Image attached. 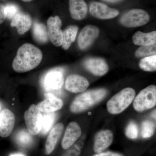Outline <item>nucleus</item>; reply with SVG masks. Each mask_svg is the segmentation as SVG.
I'll return each instance as SVG.
<instances>
[{
  "label": "nucleus",
  "instance_id": "f8f14e48",
  "mask_svg": "<svg viewBox=\"0 0 156 156\" xmlns=\"http://www.w3.org/2000/svg\"><path fill=\"white\" fill-rule=\"evenodd\" d=\"M82 134L80 127L77 123L72 122L67 126L61 145L64 149L67 150L72 146L80 138Z\"/></svg>",
  "mask_w": 156,
  "mask_h": 156
},
{
  "label": "nucleus",
  "instance_id": "c756f323",
  "mask_svg": "<svg viewBox=\"0 0 156 156\" xmlns=\"http://www.w3.org/2000/svg\"><path fill=\"white\" fill-rule=\"evenodd\" d=\"M62 156H79L81 152L80 147L76 144L68 149Z\"/></svg>",
  "mask_w": 156,
  "mask_h": 156
},
{
  "label": "nucleus",
  "instance_id": "f03ea898",
  "mask_svg": "<svg viewBox=\"0 0 156 156\" xmlns=\"http://www.w3.org/2000/svg\"><path fill=\"white\" fill-rule=\"evenodd\" d=\"M107 91L105 89L90 90L78 95L70 105L71 111L74 113L83 112L100 102L105 98Z\"/></svg>",
  "mask_w": 156,
  "mask_h": 156
},
{
  "label": "nucleus",
  "instance_id": "a211bd4d",
  "mask_svg": "<svg viewBox=\"0 0 156 156\" xmlns=\"http://www.w3.org/2000/svg\"><path fill=\"white\" fill-rule=\"evenodd\" d=\"M63 128L64 126L63 124L59 123L55 125L50 131L45 145L46 154H50L54 150L57 141L62 134Z\"/></svg>",
  "mask_w": 156,
  "mask_h": 156
},
{
  "label": "nucleus",
  "instance_id": "2f4dec72",
  "mask_svg": "<svg viewBox=\"0 0 156 156\" xmlns=\"http://www.w3.org/2000/svg\"><path fill=\"white\" fill-rule=\"evenodd\" d=\"M93 156H124L121 154L113 152L107 151L105 152H101L95 154Z\"/></svg>",
  "mask_w": 156,
  "mask_h": 156
},
{
  "label": "nucleus",
  "instance_id": "b1692460",
  "mask_svg": "<svg viewBox=\"0 0 156 156\" xmlns=\"http://www.w3.org/2000/svg\"><path fill=\"white\" fill-rule=\"evenodd\" d=\"M42 120V125L41 132L42 134H46L50 131V128L53 126L55 120V114L51 113H45Z\"/></svg>",
  "mask_w": 156,
  "mask_h": 156
},
{
  "label": "nucleus",
  "instance_id": "bb28decb",
  "mask_svg": "<svg viewBox=\"0 0 156 156\" xmlns=\"http://www.w3.org/2000/svg\"><path fill=\"white\" fill-rule=\"evenodd\" d=\"M126 135L131 139H135L138 137V127L136 123L133 122L129 123L126 128Z\"/></svg>",
  "mask_w": 156,
  "mask_h": 156
},
{
  "label": "nucleus",
  "instance_id": "e433bc0d",
  "mask_svg": "<svg viewBox=\"0 0 156 156\" xmlns=\"http://www.w3.org/2000/svg\"><path fill=\"white\" fill-rule=\"evenodd\" d=\"M2 104L0 102V113H1V111H2Z\"/></svg>",
  "mask_w": 156,
  "mask_h": 156
},
{
  "label": "nucleus",
  "instance_id": "1a4fd4ad",
  "mask_svg": "<svg viewBox=\"0 0 156 156\" xmlns=\"http://www.w3.org/2000/svg\"><path fill=\"white\" fill-rule=\"evenodd\" d=\"M99 30L94 25L86 26L81 30L78 39V44L81 50L89 47L99 35Z\"/></svg>",
  "mask_w": 156,
  "mask_h": 156
},
{
  "label": "nucleus",
  "instance_id": "6ab92c4d",
  "mask_svg": "<svg viewBox=\"0 0 156 156\" xmlns=\"http://www.w3.org/2000/svg\"><path fill=\"white\" fill-rule=\"evenodd\" d=\"M48 99L40 102L37 105L40 111L44 113L53 112L60 109L63 106L61 99L51 94H48Z\"/></svg>",
  "mask_w": 156,
  "mask_h": 156
},
{
  "label": "nucleus",
  "instance_id": "72a5a7b5",
  "mask_svg": "<svg viewBox=\"0 0 156 156\" xmlns=\"http://www.w3.org/2000/svg\"><path fill=\"white\" fill-rule=\"evenodd\" d=\"M10 156H25L24 155L21 154H12Z\"/></svg>",
  "mask_w": 156,
  "mask_h": 156
},
{
  "label": "nucleus",
  "instance_id": "c9c22d12",
  "mask_svg": "<svg viewBox=\"0 0 156 156\" xmlns=\"http://www.w3.org/2000/svg\"><path fill=\"white\" fill-rule=\"evenodd\" d=\"M21 1H23L24 2H31V1H33V0H21Z\"/></svg>",
  "mask_w": 156,
  "mask_h": 156
},
{
  "label": "nucleus",
  "instance_id": "7c9ffc66",
  "mask_svg": "<svg viewBox=\"0 0 156 156\" xmlns=\"http://www.w3.org/2000/svg\"><path fill=\"white\" fill-rule=\"evenodd\" d=\"M6 17L5 11V6L0 3V24L5 21Z\"/></svg>",
  "mask_w": 156,
  "mask_h": 156
},
{
  "label": "nucleus",
  "instance_id": "5701e85b",
  "mask_svg": "<svg viewBox=\"0 0 156 156\" xmlns=\"http://www.w3.org/2000/svg\"><path fill=\"white\" fill-rule=\"evenodd\" d=\"M140 67L143 70L154 72L156 70V55L146 56L142 58L139 63Z\"/></svg>",
  "mask_w": 156,
  "mask_h": 156
},
{
  "label": "nucleus",
  "instance_id": "39448f33",
  "mask_svg": "<svg viewBox=\"0 0 156 156\" xmlns=\"http://www.w3.org/2000/svg\"><path fill=\"white\" fill-rule=\"evenodd\" d=\"M150 19V15L146 11L142 9H133L122 16L120 22L126 27H135L145 25Z\"/></svg>",
  "mask_w": 156,
  "mask_h": 156
},
{
  "label": "nucleus",
  "instance_id": "9d476101",
  "mask_svg": "<svg viewBox=\"0 0 156 156\" xmlns=\"http://www.w3.org/2000/svg\"><path fill=\"white\" fill-rule=\"evenodd\" d=\"M89 12L93 17L100 19H112L117 17L119 13L116 9L109 8L103 3L97 2L91 3Z\"/></svg>",
  "mask_w": 156,
  "mask_h": 156
},
{
  "label": "nucleus",
  "instance_id": "c85d7f7f",
  "mask_svg": "<svg viewBox=\"0 0 156 156\" xmlns=\"http://www.w3.org/2000/svg\"><path fill=\"white\" fill-rule=\"evenodd\" d=\"M5 11L6 18L11 20L20 12L18 6L12 4H8L5 6Z\"/></svg>",
  "mask_w": 156,
  "mask_h": 156
},
{
  "label": "nucleus",
  "instance_id": "ddd939ff",
  "mask_svg": "<svg viewBox=\"0 0 156 156\" xmlns=\"http://www.w3.org/2000/svg\"><path fill=\"white\" fill-rule=\"evenodd\" d=\"M89 85V81L84 77L78 75H71L66 79L65 88L70 92L77 93L85 91Z\"/></svg>",
  "mask_w": 156,
  "mask_h": 156
},
{
  "label": "nucleus",
  "instance_id": "7ed1b4c3",
  "mask_svg": "<svg viewBox=\"0 0 156 156\" xmlns=\"http://www.w3.org/2000/svg\"><path fill=\"white\" fill-rule=\"evenodd\" d=\"M135 96V92L132 88L128 87L122 89L108 101V111L111 114L121 113L131 105Z\"/></svg>",
  "mask_w": 156,
  "mask_h": 156
},
{
  "label": "nucleus",
  "instance_id": "0eeeda50",
  "mask_svg": "<svg viewBox=\"0 0 156 156\" xmlns=\"http://www.w3.org/2000/svg\"><path fill=\"white\" fill-rule=\"evenodd\" d=\"M43 83L47 90H57L61 89L64 83L63 69L56 68L49 71L43 78Z\"/></svg>",
  "mask_w": 156,
  "mask_h": 156
},
{
  "label": "nucleus",
  "instance_id": "f257e3e1",
  "mask_svg": "<svg viewBox=\"0 0 156 156\" xmlns=\"http://www.w3.org/2000/svg\"><path fill=\"white\" fill-rule=\"evenodd\" d=\"M42 58L43 53L40 49L32 44H25L17 50L12 67L16 72H27L37 67Z\"/></svg>",
  "mask_w": 156,
  "mask_h": 156
},
{
  "label": "nucleus",
  "instance_id": "aec40b11",
  "mask_svg": "<svg viewBox=\"0 0 156 156\" xmlns=\"http://www.w3.org/2000/svg\"><path fill=\"white\" fill-rule=\"evenodd\" d=\"M132 40L134 44L141 47L155 44L156 32L154 31L145 33L138 31L134 34Z\"/></svg>",
  "mask_w": 156,
  "mask_h": 156
},
{
  "label": "nucleus",
  "instance_id": "423d86ee",
  "mask_svg": "<svg viewBox=\"0 0 156 156\" xmlns=\"http://www.w3.org/2000/svg\"><path fill=\"white\" fill-rule=\"evenodd\" d=\"M36 105L32 104L24 113V119L30 134H39L42 128L43 116Z\"/></svg>",
  "mask_w": 156,
  "mask_h": 156
},
{
  "label": "nucleus",
  "instance_id": "f704fd0d",
  "mask_svg": "<svg viewBox=\"0 0 156 156\" xmlns=\"http://www.w3.org/2000/svg\"><path fill=\"white\" fill-rule=\"evenodd\" d=\"M152 116L153 117L154 119H156V110H155L153 112L152 114Z\"/></svg>",
  "mask_w": 156,
  "mask_h": 156
},
{
  "label": "nucleus",
  "instance_id": "393cba45",
  "mask_svg": "<svg viewBox=\"0 0 156 156\" xmlns=\"http://www.w3.org/2000/svg\"><path fill=\"white\" fill-rule=\"evenodd\" d=\"M155 128V125L152 121H144L141 125V136L144 138L151 137L154 134Z\"/></svg>",
  "mask_w": 156,
  "mask_h": 156
},
{
  "label": "nucleus",
  "instance_id": "412c9836",
  "mask_svg": "<svg viewBox=\"0 0 156 156\" xmlns=\"http://www.w3.org/2000/svg\"><path fill=\"white\" fill-rule=\"evenodd\" d=\"M78 31L76 26L68 27L62 31V42L61 46L65 50H67L75 41Z\"/></svg>",
  "mask_w": 156,
  "mask_h": 156
},
{
  "label": "nucleus",
  "instance_id": "a878e982",
  "mask_svg": "<svg viewBox=\"0 0 156 156\" xmlns=\"http://www.w3.org/2000/svg\"><path fill=\"white\" fill-rule=\"evenodd\" d=\"M156 44L150 46H142L136 50L135 56L140 57L156 55Z\"/></svg>",
  "mask_w": 156,
  "mask_h": 156
},
{
  "label": "nucleus",
  "instance_id": "473e14b6",
  "mask_svg": "<svg viewBox=\"0 0 156 156\" xmlns=\"http://www.w3.org/2000/svg\"><path fill=\"white\" fill-rule=\"evenodd\" d=\"M104 1L110 2L115 3L121 2V1H123V0H104Z\"/></svg>",
  "mask_w": 156,
  "mask_h": 156
},
{
  "label": "nucleus",
  "instance_id": "6e6552de",
  "mask_svg": "<svg viewBox=\"0 0 156 156\" xmlns=\"http://www.w3.org/2000/svg\"><path fill=\"white\" fill-rule=\"evenodd\" d=\"M62 21L58 16L50 17L47 21L48 37L54 46L59 47L62 42V31L61 30Z\"/></svg>",
  "mask_w": 156,
  "mask_h": 156
},
{
  "label": "nucleus",
  "instance_id": "dca6fc26",
  "mask_svg": "<svg viewBox=\"0 0 156 156\" xmlns=\"http://www.w3.org/2000/svg\"><path fill=\"white\" fill-rule=\"evenodd\" d=\"M32 24V20L28 14L19 12L11 20V25L17 28L20 35L23 34L29 30Z\"/></svg>",
  "mask_w": 156,
  "mask_h": 156
},
{
  "label": "nucleus",
  "instance_id": "4468645a",
  "mask_svg": "<svg viewBox=\"0 0 156 156\" xmlns=\"http://www.w3.org/2000/svg\"><path fill=\"white\" fill-rule=\"evenodd\" d=\"M84 64L85 68L95 76L104 75L109 69L106 61L102 58L93 57L88 58L85 60Z\"/></svg>",
  "mask_w": 156,
  "mask_h": 156
},
{
  "label": "nucleus",
  "instance_id": "20e7f679",
  "mask_svg": "<svg viewBox=\"0 0 156 156\" xmlns=\"http://www.w3.org/2000/svg\"><path fill=\"white\" fill-rule=\"evenodd\" d=\"M156 104V87L151 85L141 90L134 99L133 107L137 112L153 108Z\"/></svg>",
  "mask_w": 156,
  "mask_h": 156
},
{
  "label": "nucleus",
  "instance_id": "4be33fe9",
  "mask_svg": "<svg viewBox=\"0 0 156 156\" xmlns=\"http://www.w3.org/2000/svg\"><path fill=\"white\" fill-rule=\"evenodd\" d=\"M33 34L35 41L41 44H45L48 41V30L46 26L38 22L34 23L33 27Z\"/></svg>",
  "mask_w": 156,
  "mask_h": 156
},
{
  "label": "nucleus",
  "instance_id": "cd10ccee",
  "mask_svg": "<svg viewBox=\"0 0 156 156\" xmlns=\"http://www.w3.org/2000/svg\"><path fill=\"white\" fill-rule=\"evenodd\" d=\"M17 142L20 145L28 146L30 144L32 141V138L30 134L26 131H21L17 135Z\"/></svg>",
  "mask_w": 156,
  "mask_h": 156
},
{
  "label": "nucleus",
  "instance_id": "f3484780",
  "mask_svg": "<svg viewBox=\"0 0 156 156\" xmlns=\"http://www.w3.org/2000/svg\"><path fill=\"white\" fill-rule=\"evenodd\" d=\"M69 11L73 19H84L88 12V6L84 0H69Z\"/></svg>",
  "mask_w": 156,
  "mask_h": 156
},
{
  "label": "nucleus",
  "instance_id": "9b49d317",
  "mask_svg": "<svg viewBox=\"0 0 156 156\" xmlns=\"http://www.w3.org/2000/svg\"><path fill=\"white\" fill-rule=\"evenodd\" d=\"M15 118L12 112L4 109L0 113V136L7 137L10 136L14 129Z\"/></svg>",
  "mask_w": 156,
  "mask_h": 156
},
{
  "label": "nucleus",
  "instance_id": "2eb2a0df",
  "mask_svg": "<svg viewBox=\"0 0 156 156\" xmlns=\"http://www.w3.org/2000/svg\"><path fill=\"white\" fill-rule=\"evenodd\" d=\"M113 140V134L110 130H103L95 136L94 150L96 153L102 152L109 147Z\"/></svg>",
  "mask_w": 156,
  "mask_h": 156
}]
</instances>
